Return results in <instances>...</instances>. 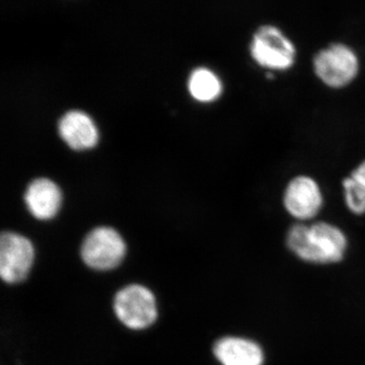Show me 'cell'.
I'll return each instance as SVG.
<instances>
[{"label": "cell", "mask_w": 365, "mask_h": 365, "mask_svg": "<svg viewBox=\"0 0 365 365\" xmlns=\"http://www.w3.org/2000/svg\"><path fill=\"white\" fill-rule=\"evenodd\" d=\"M285 242L288 250L300 260L318 265L339 263L348 249L345 232L327 222L309 225L294 223L287 230Z\"/></svg>", "instance_id": "1"}, {"label": "cell", "mask_w": 365, "mask_h": 365, "mask_svg": "<svg viewBox=\"0 0 365 365\" xmlns=\"http://www.w3.org/2000/svg\"><path fill=\"white\" fill-rule=\"evenodd\" d=\"M252 61L269 73L292 71L297 64V45L280 26L261 24L252 33L249 42Z\"/></svg>", "instance_id": "2"}, {"label": "cell", "mask_w": 365, "mask_h": 365, "mask_svg": "<svg viewBox=\"0 0 365 365\" xmlns=\"http://www.w3.org/2000/svg\"><path fill=\"white\" fill-rule=\"evenodd\" d=\"M312 66L314 76L323 85L332 90H341L357 78L361 62L351 45L338 41L314 53Z\"/></svg>", "instance_id": "3"}, {"label": "cell", "mask_w": 365, "mask_h": 365, "mask_svg": "<svg viewBox=\"0 0 365 365\" xmlns=\"http://www.w3.org/2000/svg\"><path fill=\"white\" fill-rule=\"evenodd\" d=\"M113 309L120 323L133 331L150 328L158 317L155 295L150 288L137 283L118 290L113 300Z\"/></svg>", "instance_id": "4"}, {"label": "cell", "mask_w": 365, "mask_h": 365, "mask_svg": "<svg viewBox=\"0 0 365 365\" xmlns=\"http://www.w3.org/2000/svg\"><path fill=\"white\" fill-rule=\"evenodd\" d=\"M126 244L114 228L101 227L91 230L81 245V256L88 268L110 271L123 262Z\"/></svg>", "instance_id": "5"}, {"label": "cell", "mask_w": 365, "mask_h": 365, "mask_svg": "<svg viewBox=\"0 0 365 365\" xmlns=\"http://www.w3.org/2000/svg\"><path fill=\"white\" fill-rule=\"evenodd\" d=\"M35 260L32 242L16 232H4L0 237V277L7 284L23 282Z\"/></svg>", "instance_id": "6"}, {"label": "cell", "mask_w": 365, "mask_h": 365, "mask_svg": "<svg viewBox=\"0 0 365 365\" xmlns=\"http://www.w3.org/2000/svg\"><path fill=\"white\" fill-rule=\"evenodd\" d=\"M324 201L321 186L309 175L292 178L283 192L285 211L300 222L317 217L324 207Z\"/></svg>", "instance_id": "7"}, {"label": "cell", "mask_w": 365, "mask_h": 365, "mask_svg": "<svg viewBox=\"0 0 365 365\" xmlns=\"http://www.w3.org/2000/svg\"><path fill=\"white\" fill-rule=\"evenodd\" d=\"M212 351L222 365H263L265 362L263 348L248 338L225 336L216 341Z\"/></svg>", "instance_id": "8"}, {"label": "cell", "mask_w": 365, "mask_h": 365, "mask_svg": "<svg viewBox=\"0 0 365 365\" xmlns=\"http://www.w3.org/2000/svg\"><path fill=\"white\" fill-rule=\"evenodd\" d=\"M58 129L60 136L72 150H90L98 143L97 127L86 113H66L59 121Z\"/></svg>", "instance_id": "9"}, {"label": "cell", "mask_w": 365, "mask_h": 365, "mask_svg": "<svg viewBox=\"0 0 365 365\" xmlns=\"http://www.w3.org/2000/svg\"><path fill=\"white\" fill-rule=\"evenodd\" d=\"M25 200L26 207L36 218L48 220L58 213L62 194L55 182L48 179H37L26 189Z\"/></svg>", "instance_id": "10"}, {"label": "cell", "mask_w": 365, "mask_h": 365, "mask_svg": "<svg viewBox=\"0 0 365 365\" xmlns=\"http://www.w3.org/2000/svg\"><path fill=\"white\" fill-rule=\"evenodd\" d=\"M189 91L199 102H215L222 93L220 78L210 69L200 67L192 72L189 78Z\"/></svg>", "instance_id": "11"}, {"label": "cell", "mask_w": 365, "mask_h": 365, "mask_svg": "<svg viewBox=\"0 0 365 365\" xmlns=\"http://www.w3.org/2000/svg\"><path fill=\"white\" fill-rule=\"evenodd\" d=\"M344 202L352 215H365V160L342 181Z\"/></svg>", "instance_id": "12"}]
</instances>
